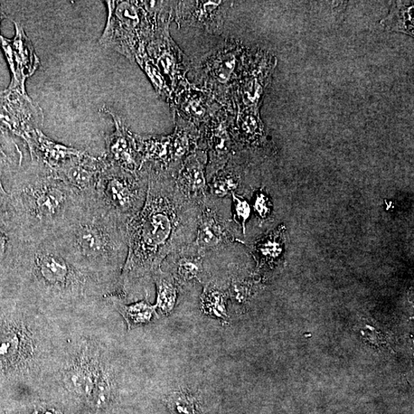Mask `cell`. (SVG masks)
<instances>
[{
    "mask_svg": "<svg viewBox=\"0 0 414 414\" xmlns=\"http://www.w3.org/2000/svg\"><path fill=\"white\" fill-rule=\"evenodd\" d=\"M3 173L0 169V215L11 213V195L4 189L2 182Z\"/></svg>",
    "mask_w": 414,
    "mask_h": 414,
    "instance_id": "d590c367",
    "label": "cell"
},
{
    "mask_svg": "<svg viewBox=\"0 0 414 414\" xmlns=\"http://www.w3.org/2000/svg\"><path fill=\"white\" fill-rule=\"evenodd\" d=\"M152 278L157 291V301L155 306L164 313L169 314L177 302V282L171 274L163 272L161 269L155 272Z\"/></svg>",
    "mask_w": 414,
    "mask_h": 414,
    "instance_id": "f1b7e54d",
    "label": "cell"
},
{
    "mask_svg": "<svg viewBox=\"0 0 414 414\" xmlns=\"http://www.w3.org/2000/svg\"><path fill=\"white\" fill-rule=\"evenodd\" d=\"M243 63L242 47L237 42L225 41L204 56L196 68L194 84L232 111L230 94Z\"/></svg>",
    "mask_w": 414,
    "mask_h": 414,
    "instance_id": "ba28073f",
    "label": "cell"
},
{
    "mask_svg": "<svg viewBox=\"0 0 414 414\" xmlns=\"http://www.w3.org/2000/svg\"><path fill=\"white\" fill-rule=\"evenodd\" d=\"M43 123V113L27 92L0 91V130L22 138L29 148L36 129Z\"/></svg>",
    "mask_w": 414,
    "mask_h": 414,
    "instance_id": "30bf717a",
    "label": "cell"
},
{
    "mask_svg": "<svg viewBox=\"0 0 414 414\" xmlns=\"http://www.w3.org/2000/svg\"><path fill=\"white\" fill-rule=\"evenodd\" d=\"M413 2H394L381 22L386 30L413 36Z\"/></svg>",
    "mask_w": 414,
    "mask_h": 414,
    "instance_id": "83f0119b",
    "label": "cell"
},
{
    "mask_svg": "<svg viewBox=\"0 0 414 414\" xmlns=\"http://www.w3.org/2000/svg\"><path fill=\"white\" fill-rule=\"evenodd\" d=\"M147 44L141 45L135 55V62L144 71L147 78L153 84L157 95L169 103L173 106L174 96L170 87H169L163 74L157 67L152 58L147 52Z\"/></svg>",
    "mask_w": 414,
    "mask_h": 414,
    "instance_id": "484cf974",
    "label": "cell"
},
{
    "mask_svg": "<svg viewBox=\"0 0 414 414\" xmlns=\"http://www.w3.org/2000/svg\"><path fill=\"white\" fill-rule=\"evenodd\" d=\"M171 108L174 114L201 129L222 106L210 93L191 82L176 94Z\"/></svg>",
    "mask_w": 414,
    "mask_h": 414,
    "instance_id": "e0dca14e",
    "label": "cell"
},
{
    "mask_svg": "<svg viewBox=\"0 0 414 414\" xmlns=\"http://www.w3.org/2000/svg\"><path fill=\"white\" fill-rule=\"evenodd\" d=\"M107 301L125 318L128 331L150 323L157 316L156 306L150 305L147 298L130 305L126 304L123 298L116 295L108 296Z\"/></svg>",
    "mask_w": 414,
    "mask_h": 414,
    "instance_id": "cb8c5ba5",
    "label": "cell"
},
{
    "mask_svg": "<svg viewBox=\"0 0 414 414\" xmlns=\"http://www.w3.org/2000/svg\"><path fill=\"white\" fill-rule=\"evenodd\" d=\"M33 162H38L55 170L68 160L82 155L86 150L65 146L47 137L41 129H36L29 147Z\"/></svg>",
    "mask_w": 414,
    "mask_h": 414,
    "instance_id": "44dd1931",
    "label": "cell"
},
{
    "mask_svg": "<svg viewBox=\"0 0 414 414\" xmlns=\"http://www.w3.org/2000/svg\"><path fill=\"white\" fill-rule=\"evenodd\" d=\"M106 165L103 157H96L84 152L65 162L52 170L80 196L95 194L99 179Z\"/></svg>",
    "mask_w": 414,
    "mask_h": 414,
    "instance_id": "2e32d148",
    "label": "cell"
},
{
    "mask_svg": "<svg viewBox=\"0 0 414 414\" xmlns=\"http://www.w3.org/2000/svg\"><path fill=\"white\" fill-rule=\"evenodd\" d=\"M105 350L94 331H63L40 388L74 414H88Z\"/></svg>",
    "mask_w": 414,
    "mask_h": 414,
    "instance_id": "5b68a950",
    "label": "cell"
},
{
    "mask_svg": "<svg viewBox=\"0 0 414 414\" xmlns=\"http://www.w3.org/2000/svg\"><path fill=\"white\" fill-rule=\"evenodd\" d=\"M173 13L174 1H167L158 17L157 30L146 49L175 96L179 91L191 83L186 74L191 69V63L171 36Z\"/></svg>",
    "mask_w": 414,
    "mask_h": 414,
    "instance_id": "9c48e42d",
    "label": "cell"
},
{
    "mask_svg": "<svg viewBox=\"0 0 414 414\" xmlns=\"http://www.w3.org/2000/svg\"><path fill=\"white\" fill-rule=\"evenodd\" d=\"M274 64L267 56H261L250 64L242 65L240 77L230 94L233 111H258L263 92L269 83Z\"/></svg>",
    "mask_w": 414,
    "mask_h": 414,
    "instance_id": "4fadbf2b",
    "label": "cell"
},
{
    "mask_svg": "<svg viewBox=\"0 0 414 414\" xmlns=\"http://www.w3.org/2000/svg\"><path fill=\"white\" fill-rule=\"evenodd\" d=\"M207 162L208 156L206 150L199 147L184 159L175 177L183 194L201 207L207 203Z\"/></svg>",
    "mask_w": 414,
    "mask_h": 414,
    "instance_id": "ac0fdd59",
    "label": "cell"
},
{
    "mask_svg": "<svg viewBox=\"0 0 414 414\" xmlns=\"http://www.w3.org/2000/svg\"><path fill=\"white\" fill-rule=\"evenodd\" d=\"M101 111L111 116L115 123V131L106 138V153L103 158L108 164L130 173H138L143 164L137 148L135 134L127 128L116 113L106 107Z\"/></svg>",
    "mask_w": 414,
    "mask_h": 414,
    "instance_id": "5bb4252c",
    "label": "cell"
},
{
    "mask_svg": "<svg viewBox=\"0 0 414 414\" xmlns=\"http://www.w3.org/2000/svg\"><path fill=\"white\" fill-rule=\"evenodd\" d=\"M238 185L239 177L236 167L232 165L230 160L222 170L212 177L209 187L212 195L220 198L235 193Z\"/></svg>",
    "mask_w": 414,
    "mask_h": 414,
    "instance_id": "f546056e",
    "label": "cell"
},
{
    "mask_svg": "<svg viewBox=\"0 0 414 414\" xmlns=\"http://www.w3.org/2000/svg\"><path fill=\"white\" fill-rule=\"evenodd\" d=\"M228 295L213 285H207L201 297L202 308L206 314L214 317L225 318V303Z\"/></svg>",
    "mask_w": 414,
    "mask_h": 414,
    "instance_id": "1f68e13d",
    "label": "cell"
},
{
    "mask_svg": "<svg viewBox=\"0 0 414 414\" xmlns=\"http://www.w3.org/2000/svg\"><path fill=\"white\" fill-rule=\"evenodd\" d=\"M13 23L16 33L13 39L0 35V49L4 53L12 77L7 89L26 92V82L40 67V61L23 27L15 21Z\"/></svg>",
    "mask_w": 414,
    "mask_h": 414,
    "instance_id": "7c38bea8",
    "label": "cell"
},
{
    "mask_svg": "<svg viewBox=\"0 0 414 414\" xmlns=\"http://www.w3.org/2000/svg\"><path fill=\"white\" fill-rule=\"evenodd\" d=\"M230 4L215 0L174 2L173 21L179 26H194L210 33H220Z\"/></svg>",
    "mask_w": 414,
    "mask_h": 414,
    "instance_id": "9a60e30c",
    "label": "cell"
},
{
    "mask_svg": "<svg viewBox=\"0 0 414 414\" xmlns=\"http://www.w3.org/2000/svg\"><path fill=\"white\" fill-rule=\"evenodd\" d=\"M176 259V278L180 282H188L199 279L203 271V256L193 246H189L173 253Z\"/></svg>",
    "mask_w": 414,
    "mask_h": 414,
    "instance_id": "4316f807",
    "label": "cell"
},
{
    "mask_svg": "<svg viewBox=\"0 0 414 414\" xmlns=\"http://www.w3.org/2000/svg\"><path fill=\"white\" fill-rule=\"evenodd\" d=\"M284 250V228L279 227L254 242L252 253L262 267L275 264L281 259Z\"/></svg>",
    "mask_w": 414,
    "mask_h": 414,
    "instance_id": "d4e9b609",
    "label": "cell"
},
{
    "mask_svg": "<svg viewBox=\"0 0 414 414\" xmlns=\"http://www.w3.org/2000/svg\"><path fill=\"white\" fill-rule=\"evenodd\" d=\"M17 414H74L65 403L39 388L28 391Z\"/></svg>",
    "mask_w": 414,
    "mask_h": 414,
    "instance_id": "603a6c76",
    "label": "cell"
},
{
    "mask_svg": "<svg viewBox=\"0 0 414 414\" xmlns=\"http://www.w3.org/2000/svg\"><path fill=\"white\" fill-rule=\"evenodd\" d=\"M23 153L9 134L0 130V169L4 172L13 173L20 168Z\"/></svg>",
    "mask_w": 414,
    "mask_h": 414,
    "instance_id": "4dcf8cb0",
    "label": "cell"
},
{
    "mask_svg": "<svg viewBox=\"0 0 414 414\" xmlns=\"http://www.w3.org/2000/svg\"><path fill=\"white\" fill-rule=\"evenodd\" d=\"M126 225L103 213L94 196H79L52 239L74 264L119 280L128 254Z\"/></svg>",
    "mask_w": 414,
    "mask_h": 414,
    "instance_id": "3957f363",
    "label": "cell"
},
{
    "mask_svg": "<svg viewBox=\"0 0 414 414\" xmlns=\"http://www.w3.org/2000/svg\"><path fill=\"white\" fill-rule=\"evenodd\" d=\"M174 116L175 130L171 135L172 157L174 167L178 173L184 159L200 147L201 131L191 122L176 114H174Z\"/></svg>",
    "mask_w": 414,
    "mask_h": 414,
    "instance_id": "7402d4cb",
    "label": "cell"
},
{
    "mask_svg": "<svg viewBox=\"0 0 414 414\" xmlns=\"http://www.w3.org/2000/svg\"><path fill=\"white\" fill-rule=\"evenodd\" d=\"M26 242L11 213L0 215V281L13 280Z\"/></svg>",
    "mask_w": 414,
    "mask_h": 414,
    "instance_id": "d6986e66",
    "label": "cell"
},
{
    "mask_svg": "<svg viewBox=\"0 0 414 414\" xmlns=\"http://www.w3.org/2000/svg\"><path fill=\"white\" fill-rule=\"evenodd\" d=\"M253 208L260 220L267 219L272 212V206L268 196L262 191L256 194Z\"/></svg>",
    "mask_w": 414,
    "mask_h": 414,
    "instance_id": "e575fe53",
    "label": "cell"
},
{
    "mask_svg": "<svg viewBox=\"0 0 414 414\" xmlns=\"http://www.w3.org/2000/svg\"><path fill=\"white\" fill-rule=\"evenodd\" d=\"M147 185L148 174L144 167L133 174L106 162L94 199L103 213L127 225L142 209Z\"/></svg>",
    "mask_w": 414,
    "mask_h": 414,
    "instance_id": "52a82bcc",
    "label": "cell"
},
{
    "mask_svg": "<svg viewBox=\"0 0 414 414\" xmlns=\"http://www.w3.org/2000/svg\"><path fill=\"white\" fill-rule=\"evenodd\" d=\"M233 240L228 223L223 220L220 216L207 203L202 207L193 246L201 254L206 251L219 248Z\"/></svg>",
    "mask_w": 414,
    "mask_h": 414,
    "instance_id": "ffe728a7",
    "label": "cell"
},
{
    "mask_svg": "<svg viewBox=\"0 0 414 414\" xmlns=\"http://www.w3.org/2000/svg\"><path fill=\"white\" fill-rule=\"evenodd\" d=\"M107 23L99 43L134 62L141 45L152 40L158 23L157 12L141 1H106Z\"/></svg>",
    "mask_w": 414,
    "mask_h": 414,
    "instance_id": "8992f818",
    "label": "cell"
},
{
    "mask_svg": "<svg viewBox=\"0 0 414 414\" xmlns=\"http://www.w3.org/2000/svg\"><path fill=\"white\" fill-rule=\"evenodd\" d=\"M148 174L142 209L126 225L128 254L117 294L133 293L172 254L195 240L202 207L183 194L171 173L145 164Z\"/></svg>",
    "mask_w": 414,
    "mask_h": 414,
    "instance_id": "6da1fadb",
    "label": "cell"
},
{
    "mask_svg": "<svg viewBox=\"0 0 414 414\" xmlns=\"http://www.w3.org/2000/svg\"><path fill=\"white\" fill-rule=\"evenodd\" d=\"M169 405L175 414H197L195 398L185 392L173 393L169 399Z\"/></svg>",
    "mask_w": 414,
    "mask_h": 414,
    "instance_id": "d6a6232c",
    "label": "cell"
},
{
    "mask_svg": "<svg viewBox=\"0 0 414 414\" xmlns=\"http://www.w3.org/2000/svg\"><path fill=\"white\" fill-rule=\"evenodd\" d=\"M233 220L236 221L242 228L243 233L246 232V223L251 214V206L250 203L242 197L233 193Z\"/></svg>",
    "mask_w": 414,
    "mask_h": 414,
    "instance_id": "836d02e7",
    "label": "cell"
},
{
    "mask_svg": "<svg viewBox=\"0 0 414 414\" xmlns=\"http://www.w3.org/2000/svg\"><path fill=\"white\" fill-rule=\"evenodd\" d=\"M35 162L14 175L9 193L11 214L26 241L53 237L79 198L50 168Z\"/></svg>",
    "mask_w": 414,
    "mask_h": 414,
    "instance_id": "277c9868",
    "label": "cell"
},
{
    "mask_svg": "<svg viewBox=\"0 0 414 414\" xmlns=\"http://www.w3.org/2000/svg\"><path fill=\"white\" fill-rule=\"evenodd\" d=\"M233 113L222 107L200 129L202 147L208 156L206 178L222 170L232 159L235 141L232 135Z\"/></svg>",
    "mask_w": 414,
    "mask_h": 414,
    "instance_id": "8fae6325",
    "label": "cell"
},
{
    "mask_svg": "<svg viewBox=\"0 0 414 414\" xmlns=\"http://www.w3.org/2000/svg\"><path fill=\"white\" fill-rule=\"evenodd\" d=\"M7 18V15L3 11L1 5H0V24Z\"/></svg>",
    "mask_w": 414,
    "mask_h": 414,
    "instance_id": "8d00e7d4",
    "label": "cell"
},
{
    "mask_svg": "<svg viewBox=\"0 0 414 414\" xmlns=\"http://www.w3.org/2000/svg\"><path fill=\"white\" fill-rule=\"evenodd\" d=\"M13 280L20 302L56 319L96 314L119 281L74 264L52 237L26 242Z\"/></svg>",
    "mask_w": 414,
    "mask_h": 414,
    "instance_id": "7a4b0ae2",
    "label": "cell"
}]
</instances>
